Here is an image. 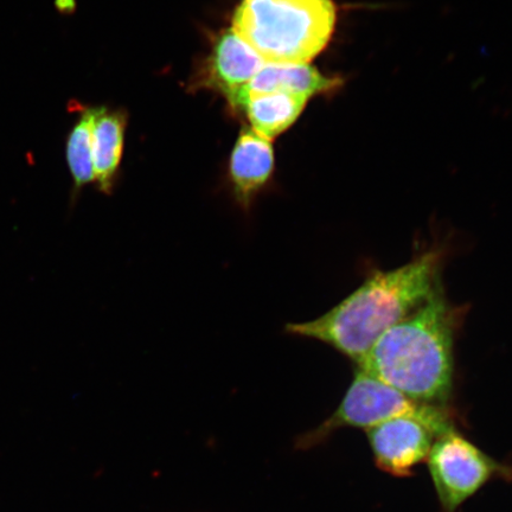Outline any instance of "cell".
Listing matches in <instances>:
<instances>
[{
    "instance_id": "12",
    "label": "cell",
    "mask_w": 512,
    "mask_h": 512,
    "mask_svg": "<svg viewBox=\"0 0 512 512\" xmlns=\"http://www.w3.org/2000/svg\"><path fill=\"white\" fill-rule=\"evenodd\" d=\"M94 107L81 111L78 123L74 125L67 138V163L73 179V201L83 187L94 182V164L92 149V130Z\"/></svg>"
},
{
    "instance_id": "5",
    "label": "cell",
    "mask_w": 512,
    "mask_h": 512,
    "mask_svg": "<svg viewBox=\"0 0 512 512\" xmlns=\"http://www.w3.org/2000/svg\"><path fill=\"white\" fill-rule=\"evenodd\" d=\"M427 463L444 512H456L490 480L512 473L457 430L435 439Z\"/></svg>"
},
{
    "instance_id": "7",
    "label": "cell",
    "mask_w": 512,
    "mask_h": 512,
    "mask_svg": "<svg viewBox=\"0 0 512 512\" xmlns=\"http://www.w3.org/2000/svg\"><path fill=\"white\" fill-rule=\"evenodd\" d=\"M265 64L233 29L224 30L216 38L209 59L198 76L197 85L220 93L232 106L242 88Z\"/></svg>"
},
{
    "instance_id": "4",
    "label": "cell",
    "mask_w": 512,
    "mask_h": 512,
    "mask_svg": "<svg viewBox=\"0 0 512 512\" xmlns=\"http://www.w3.org/2000/svg\"><path fill=\"white\" fill-rule=\"evenodd\" d=\"M414 419L437 435L456 430L454 415L448 407L426 405L408 398L398 390L356 369L354 380L336 411L315 430L309 431L296 441L298 450H309L323 444L342 428H366L394 419Z\"/></svg>"
},
{
    "instance_id": "10",
    "label": "cell",
    "mask_w": 512,
    "mask_h": 512,
    "mask_svg": "<svg viewBox=\"0 0 512 512\" xmlns=\"http://www.w3.org/2000/svg\"><path fill=\"white\" fill-rule=\"evenodd\" d=\"M126 114L94 107L92 149L94 182L98 190L111 195L117 182L121 156H123Z\"/></svg>"
},
{
    "instance_id": "11",
    "label": "cell",
    "mask_w": 512,
    "mask_h": 512,
    "mask_svg": "<svg viewBox=\"0 0 512 512\" xmlns=\"http://www.w3.org/2000/svg\"><path fill=\"white\" fill-rule=\"evenodd\" d=\"M307 101L309 99L302 95L273 92L249 98L241 110L246 112L252 130L272 142L296 123Z\"/></svg>"
},
{
    "instance_id": "2",
    "label": "cell",
    "mask_w": 512,
    "mask_h": 512,
    "mask_svg": "<svg viewBox=\"0 0 512 512\" xmlns=\"http://www.w3.org/2000/svg\"><path fill=\"white\" fill-rule=\"evenodd\" d=\"M464 309L444 287L377 339L357 369L408 398L448 407L454 389V344Z\"/></svg>"
},
{
    "instance_id": "1",
    "label": "cell",
    "mask_w": 512,
    "mask_h": 512,
    "mask_svg": "<svg viewBox=\"0 0 512 512\" xmlns=\"http://www.w3.org/2000/svg\"><path fill=\"white\" fill-rule=\"evenodd\" d=\"M444 252L415 256L389 271L376 270L349 296L305 323H287L284 334L329 345L356 364L384 332L424 305L443 283Z\"/></svg>"
},
{
    "instance_id": "8",
    "label": "cell",
    "mask_w": 512,
    "mask_h": 512,
    "mask_svg": "<svg viewBox=\"0 0 512 512\" xmlns=\"http://www.w3.org/2000/svg\"><path fill=\"white\" fill-rule=\"evenodd\" d=\"M274 171L272 142L252 128H243L230 157L228 181L236 206L251 215L256 198L264 192Z\"/></svg>"
},
{
    "instance_id": "6",
    "label": "cell",
    "mask_w": 512,
    "mask_h": 512,
    "mask_svg": "<svg viewBox=\"0 0 512 512\" xmlns=\"http://www.w3.org/2000/svg\"><path fill=\"white\" fill-rule=\"evenodd\" d=\"M367 437L376 465L395 477L412 475L416 465L426 462L437 439L430 428L408 418L371 427Z\"/></svg>"
},
{
    "instance_id": "9",
    "label": "cell",
    "mask_w": 512,
    "mask_h": 512,
    "mask_svg": "<svg viewBox=\"0 0 512 512\" xmlns=\"http://www.w3.org/2000/svg\"><path fill=\"white\" fill-rule=\"evenodd\" d=\"M342 83V79L328 78L309 64L266 63L248 85L242 88L230 107L241 110L249 98L273 92L298 94L310 100L312 96L334 92Z\"/></svg>"
},
{
    "instance_id": "3",
    "label": "cell",
    "mask_w": 512,
    "mask_h": 512,
    "mask_svg": "<svg viewBox=\"0 0 512 512\" xmlns=\"http://www.w3.org/2000/svg\"><path fill=\"white\" fill-rule=\"evenodd\" d=\"M336 22L334 0H242L233 30L266 63L307 64L328 47Z\"/></svg>"
}]
</instances>
